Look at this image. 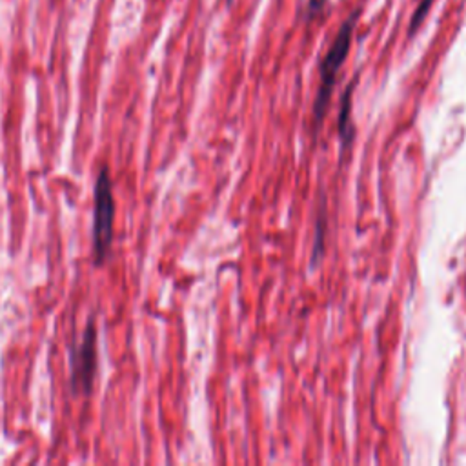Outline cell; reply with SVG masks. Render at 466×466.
<instances>
[{
  "instance_id": "cell-4",
  "label": "cell",
  "mask_w": 466,
  "mask_h": 466,
  "mask_svg": "<svg viewBox=\"0 0 466 466\" xmlns=\"http://www.w3.org/2000/svg\"><path fill=\"white\" fill-rule=\"evenodd\" d=\"M357 78H353L348 84L345 91V97H343V106H340V113H339V133H340V146L348 148L350 142L353 138V131L350 130V111H352V93H353V86H355Z\"/></svg>"
},
{
  "instance_id": "cell-1",
  "label": "cell",
  "mask_w": 466,
  "mask_h": 466,
  "mask_svg": "<svg viewBox=\"0 0 466 466\" xmlns=\"http://www.w3.org/2000/svg\"><path fill=\"white\" fill-rule=\"evenodd\" d=\"M359 13H352L348 21L343 22L339 33H337L335 41L330 46L326 57L320 62V84L317 89V97L313 102V122H315V130H319L323 121H325L326 110H328L330 97H332L333 86H335L337 74H339L340 66L345 64L346 57L350 53V46H352L353 28H355V21Z\"/></svg>"
},
{
  "instance_id": "cell-6",
  "label": "cell",
  "mask_w": 466,
  "mask_h": 466,
  "mask_svg": "<svg viewBox=\"0 0 466 466\" xmlns=\"http://www.w3.org/2000/svg\"><path fill=\"white\" fill-rule=\"evenodd\" d=\"M326 0H310V11L312 13H317L323 9V6H325Z\"/></svg>"
},
{
  "instance_id": "cell-5",
  "label": "cell",
  "mask_w": 466,
  "mask_h": 466,
  "mask_svg": "<svg viewBox=\"0 0 466 466\" xmlns=\"http://www.w3.org/2000/svg\"><path fill=\"white\" fill-rule=\"evenodd\" d=\"M434 4V0H421L415 8L414 15H412V21H410V28H408V37H414V33L421 28V24L425 22L426 15L430 13V8Z\"/></svg>"
},
{
  "instance_id": "cell-2",
  "label": "cell",
  "mask_w": 466,
  "mask_h": 466,
  "mask_svg": "<svg viewBox=\"0 0 466 466\" xmlns=\"http://www.w3.org/2000/svg\"><path fill=\"white\" fill-rule=\"evenodd\" d=\"M113 215L115 204L111 195V181L108 170L102 168L95 184V221H93V239L97 264L106 259V253L110 250L113 239Z\"/></svg>"
},
{
  "instance_id": "cell-3",
  "label": "cell",
  "mask_w": 466,
  "mask_h": 466,
  "mask_svg": "<svg viewBox=\"0 0 466 466\" xmlns=\"http://www.w3.org/2000/svg\"><path fill=\"white\" fill-rule=\"evenodd\" d=\"M95 373V330L89 326L82 345L74 352V386L77 392H89Z\"/></svg>"
}]
</instances>
